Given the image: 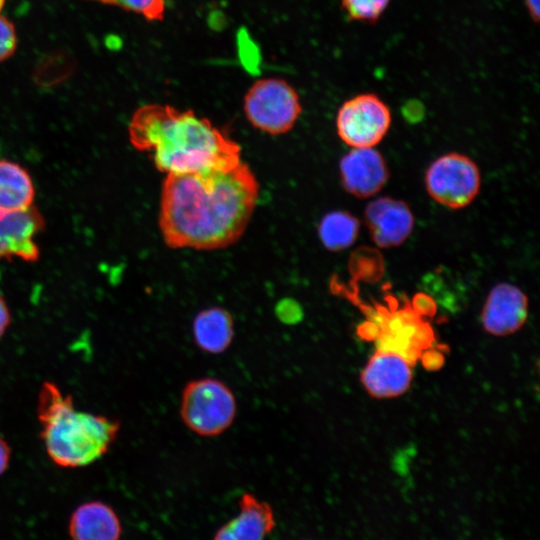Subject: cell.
I'll return each mask as SVG.
<instances>
[{"label": "cell", "mask_w": 540, "mask_h": 540, "mask_svg": "<svg viewBox=\"0 0 540 540\" xmlns=\"http://www.w3.org/2000/svg\"><path fill=\"white\" fill-rule=\"evenodd\" d=\"M278 317L285 323H295L300 320L301 313L298 306H293V304L287 305L286 303L283 306L277 308Z\"/></svg>", "instance_id": "7402d4cb"}, {"label": "cell", "mask_w": 540, "mask_h": 540, "mask_svg": "<svg viewBox=\"0 0 540 540\" xmlns=\"http://www.w3.org/2000/svg\"><path fill=\"white\" fill-rule=\"evenodd\" d=\"M339 169L344 189L361 199L377 194L389 178L386 161L374 147L352 148L341 158Z\"/></svg>", "instance_id": "30bf717a"}, {"label": "cell", "mask_w": 540, "mask_h": 540, "mask_svg": "<svg viewBox=\"0 0 540 540\" xmlns=\"http://www.w3.org/2000/svg\"><path fill=\"white\" fill-rule=\"evenodd\" d=\"M391 0H340L341 8L351 21L374 24L383 16Z\"/></svg>", "instance_id": "d6986e66"}, {"label": "cell", "mask_w": 540, "mask_h": 540, "mask_svg": "<svg viewBox=\"0 0 540 540\" xmlns=\"http://www.w3.org/2000/svg\"><path fill=\"white\" fill-rule=\"evenodd\" d=\"M34 185L28 172L19 164L0 159V208L10 211L32 206Z\"/></svg>", "instance_id": "2e32d148"}, {"label": "cell", "mask_w": 540, "mask_h": 540, "mask_svg": "<svg viewBox=\"0 0 540 540\" xmlns=\"http://www.w3.org/2000/svg\"><path fill=\"white\" fill-rule=\"evenodd\" d=\"M9 324H10V313H9V310L5 301L0 296V338L5 333Z\"/></svg>", "instance_id": "cb8c5ba5"}, {"label": "cell", "mask_w": 540, "mask_h": 540, "mask_svg": "<svg viewBox=\"0 0 540 540\" xmlns=\"http://www.w3.org/2000/svg\"><path fill=\"white\" fill-rule=\"evenodd\" d=\"M360 231L359 220L346 211H331L318 225L319 238L326 249L337 252L350 247Z\"/></svg>", "instance_id": "e0dca14e"}, {"label": "cell", "mask_w": 540, "mask_h": 540, "mask_svg": "<svg viewBox=\"0 0 540 540\" xmlns=\"http://www.w3.org/2000/svg\"><path fill=\"white\" fill-rule=\"evenodd\" d=\"M37 416L46 452L61 467H82L98 460L120 429L117 420L76 410L72 397L48 381L38 394Z\"/></svg>", "instance_id": "3957f363"}, {"label": "cell", "mask_w": 540, "mask_h": 540, "mask_svg": "<svg viewBox=\"0 0 540 540\" xmlns=\"http://www.w3.org/2000/svg\"><path fill=\"white\" fill-rule=\"evenodd\" d=\"M119 7L141 15L147 21H162L165 16V0H90Z\"/></svg>", "instance_id": "ffe728a7"}, {"label": "cell", "mask_w": 540, "mask_h": 540, "mask_svg": "<svg viewBox=\"0 0 540 540\" xmlns=\"http://www.w3.org/2000/svg\"><path fill=\"white\" fill-rule=\"evenodd\" d=\"M5 3H6V0H0V13L3 10Z\"/></svg>", "instance_id": "484cf974"}, {"label": "cell", "mask_w": 540, "mask_h": 540, "mask_svg": "<svg viewBox=\"0 0 540 540\" xmlns=\"http://www.w3.org/2000/svg\"><path fill=\"white\" fill-rule=\"evenodd\" d=\"M259 184L242 161L230 168L167 174L161 191L159 227L167 246L215 250L244 233Z\"/></svg>", "instance_id": "6da1fadb"}, {"label": "cell", "mask_w": 540, "mask_h": 540, "mask_svg": "<svg viewBox=\"0 0 540 540\" xmlns=\"http://www.w3.org/2000/svg\"><path fill=\"white\" fill-rule=\"evenodd\" d=\"M528 316V298L516 285L498 283L489 291L481 314L486 332L507 336L521 329Z\"/></svg>", "instance_id": "8fae6325"}, {"label": "cell", "mask_w": 540, "mask_h": 540, "mask_svg": "<svg viewBox=\"0 0 540 540\" xmlns=\"http://www.w3.org/2000/svg\"><path fill=\"white\" fill-rule=\"evenodd\" d=\"M192 331L199 349L210 354H220L232 343L234 322L231 314L225 309L210 307L196 315Z\"/></svg>", "instance_id": "9a60e30c"}, {"label": "cell", "mask_w": 540, "mask_h": 540, "mask_svg": "<svg viewBox=\"0 0 540 540\" xmlns=\"http://www.w3.org/2000/svg\"><path fill=\"white\" fill-rule=\"evenodd\" d=\"M129 140L149 152L166 174L230 168L238 164L240 146L209 119L167 104H146L133 114Z\"/></svg>", "instance_id": "7a4b0ae2"}, {"label": "cell", "mask_w": 540, "mask_h": 540, "mask_svg": "<svg viewBox=\"0 0 540 540\" xmlns=\"http://www.w3.org/2000/svg\"><path fill=\"white\" fill-rule=\"evenodd\" d=\"M68 532L77 540H116L121 536L122 527L119 517L109 505L90 501L74 510Z\"/></svg>", "instance_id": "5bb4252c"}, {"label": "cell", "mask_w": 540, "mask_h": 540, "mask_svg": "<svg viewBox=\"0 0 540 540\" xmlns=\"http://www.w3.org/2000/svg\"><path fill=\"white\" fill-rule=\"evenodd\" d=\"M525 8L534 22L539 20V0H524Z\"/></svg>", "instance_id": "d4e9b609"}, {"label": "cell", "mask_w": 540, "mask_h": 540, "mask_svg": "<svg viewBox=\"0 0 540 540\" xmlns=\"http://www.w3.org/2000/svg\"><path fill=\"white\" fill-rule=\"evenodd\" d=\"M43 226V218L33 206L18 211L0 208V258L37 260L39 249L33 238Z\"/></svg>", "instance_id": "7c38bea8"}, {"label": "cell", "mask_w": 540, "mask_h": 540, "mask_svg": "<svg viewBox=\"0 0 540 540\" xmlns=\"http://www.w3.org/2000/svg\"><path fill=\"white\" fill-rule=\"evenodd\" d=\"M425 186L437 203L461 209L476 198L481 187L477 164L468 156L450 152L435 159L425 174Z\"/></svg>", "instance_id": "8992f818"}, {"label": "cell", "mask_w": 540, "mask_h": 540, "mask_svg": "<svg viewBox=\"0 0 540 540\" xmlns=\"http://www.w3.org/2000/svg\"><path fill=\"white\" fill-rule=\"evenodd\" d=\"M275 527L271 506L254 494L243 493L239 499V513L215 533L218 540H260Z\"/></svg>", "instance_id": "4fadbf2b"}, {"label": "cell", "mask_w": 540, "mask_h": 540, "mask_svg": "<svg viewBox=\"0 0 540 540\" xmlns=\"http://www.w3.org/2000/svg\"><path fill=\"white\" fill-rule=\"evenodd\" d=\"M11 450L4 439L0 437V475L7 469L10 462Z\"/></svg>", "instance_id": "603a6c76"}, {"label": "cell", "mask_w": 540, "mask_h": 540, "mask_svg": "<svg viewBox=\"0 0 540 540\" xmlns=\"http://www.w3.org/2000/svg\"><path fill=\"white\" fill-rule=\"evenodd\" d=\"M412 360L402 352L380 347L366 363L360 380L367 393L378 399L394 398L410 387Z\"/></svg>", "instance_id": "ba28073f"}, {"label": "cell", "mask_w": 540, "mask_h": 540, "mask_svg": "<svg viewBox=\"0 0 540 540\" xmlns=\"http://www.w3.org/2000/svg\"><path fill=\"white\" fill-rule=\"evenodd\" d=\"M76 61L73 56L64 50L52 51L38 60L32 78L43 88H53L65 82L73 75Z\"/></svg>", "instance_id": "ac0fdd59"}, {"label": "cell", "mask_w": 540, "mask_h": 540, "mask_svg": "<svg viewBox=\"0 0 540 540\" xmlns=\"http://www.w3.org/2000/svg\"><path fill=\"white\" fill-rule=\"evenodd\" d=\"M364 220L372 241L380 248L400 246L414 228V215L408 204L391 197H378L369 202Z\"/></svg>", "instance_id": "9c48e42d"}, {"label": "cell", "mask_w": 540, "mask_h": 540, "mask_svg": "<svg viewBox=\"0 0 540 540\" xmlns=\"http://www.w3.org/2000/svg\"><path fill=\"white\" fill-rule=\"evenodd\" d=\"M18 39L15 25L0 14V62L10 58L17 47Z\"/></svg>", "instance_id": "44dd1931"}, {"label": "cell", "mask_w": 540, "mask_h": 540, "mask_svg": "<svg viewBox=\"0 0 540 540\" xmlns=\"http://www.w3.org/2000/svg\"><path fill=\"white\" fill-rule=\"evenodd\" d=\"M391 122L390 108L378 95L361 93L341 104L336 130L351 148L375 147L388 133Z\"/></svg>", "instance_id": "52a82bcc"}, {"label": "cell", "mask_w": 540, "mask_h": 540, "mask_svg": "<svg viewBox=\"0 0 540 540\" xmlns=\"http://www.w3.org/2000/svg\"><path fill=\"white\" fill-rule=\"evenodd\" d=\"M236 414L235 395L221 380L206 377L185 385L180 416L195 434L205 437L220 435L233 424Z\"/></svg>", "instance_id": "277c9868"}, {"label": "cell", "mask_w": 540, "mask_h": 540, "mask_svg": "<svg viewBox=\"0 0 540 540\" xmlns=\"http://www.w3.org/2000/svg\"><path fill=\"white\" fill-rule=\"evenodd\" d=\"M243 110L253 127L270 135H280L293 128L302 113V105L289 82L268 77L250 86L244 96Z\"/></svg>", "instance_id": "5b68a950"}]
</instances>
